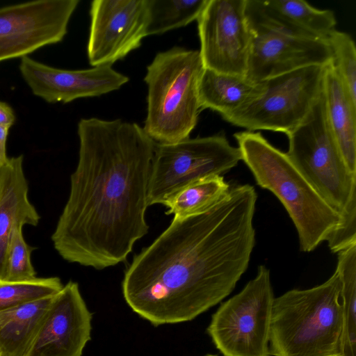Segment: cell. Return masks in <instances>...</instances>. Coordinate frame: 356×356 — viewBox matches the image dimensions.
Segmentation results:
<instances>
[{"instance_id":"cell-1","label":"cell","mask_w":356,"mask_h":356,"mask_svg":"<svg viewBox=\"0 0 356 356\" xmlns=\"http://www.w3.org/2000/svg\"><path fill=\"white\" fill-rule=\"evenodd\" d=\"M257 199L252 186L233 185L209 209L174 217L124 273L122 294L132 311L154 326L184 323L228 296L255 245Z\"/></svg>"},{"instance_id":"cell-2","label":"cell","mask_w":356,"mask_h":356,"mask_svg":"<svg viewBox=\"0 0 356 356\" xmlns=\"http://www.w3.org/2000/svg\"><path fill=\"white\" fill-rule=\"evenodd\" d=\"M77 166L51 235L65 261L102 270L124 261L148 232L147 186L156 143L134 122L78 123Z\"/></svg>"},{"instance_id":"cell-3","label":"cell","mask_w":356,"mask_h":356,"mask_svg":"<svg viewBox=\"0 0 356 356\" xmlns=\"http://www.w3.org/2000/svg\"><path fill=\"white\" fill-rule=\"evenodd\" d=\"M336 271L324 283L275 298L270 355L342 356L343 317Z\"/></svg>"},{"instance_id":"cell-4","label":"cell","mask_w":356,"mask_h":356,"mask_svg":"<svg viewBox=\"0 0 356 356\" xmlns=\"http://www.w3.org/2000/svg\"><path fill=\"white\" fill-rule=\"evenodd\" d=\"M234 137L241 161L257 185L273 193L286 210L296 228L300 250L312 252L326 241L339 225L341 215L318 195L286 153L260 132L242 131Z\"/></svg>"},{"instance_id":"cell-5","label":"cell","mask_w":356,"mask_h":356,"mask_svg":"<svg viewBox=\"0 0 356 356\" xmlns=\"http://www.w3.org/2000/svg\"><path fill=\"white\" fill-rule=\"evenodd\" d=\"M204 67L197 50L174 47L147 67V115L143 129L157 144L188 138L201 108L199 83Z\"/></svg>"},{"instance_id":"cell-6","label":"cell","mask_w":356,"mask_h":356,"mask_svg":"<svg viewBox=\"0 0 356 356\" xmlns=\"http://www.w3.org/2000/svg\"><path fill=\"white\" fill-rule=\"evenodd\" d=\"M286 135L285 153L291 163L340 214L356 193V173L349 170L330 129L323 92L302 123Z\"/></svg>"},{"instance_id":"cell-7","label":"cell","mask_w":356,"mask_h":356,"mask_svg":"<svg viewBox=\"0 0 356 356\" xmlns=\"http://www.w3.org/2000/svg\"><path fill=\"white\" fill-rule=\"evenodd\" d=\"M275 297L263 265L237 294L222 302L207 329L223 356H270L269 335Z\"/></svg>"},{"instance_id":"cell-8","label":"cell","mask_w":356,"mask_h":356,"mask_svg":"<svg viewBox=\"0 0 356 356\" xmlns=\"http://www.w3.org/2000/svg\"><path fill=\"white\" fill-rule=\"evenodd\" d=\"M245 14L251 34L248 79L261 82L305 67L332 63L327 40L281 24L264 10L259 0H246Z\"/></svg>"},{"instance_id":"cell-9","label":"cell","mask_w":356,"mask_h":356,"mask_svg":"<svg viewBox=\"0 0 356 356\" xmlns=\"http://www.w3.org/2000/svg\"><path fill=\"white\" fill-rule=\"evenodd\" d=\"M241 161L225 134L156 144L147 186V204H163L184 187L222 175Z\"/></svg>"},{"instance_id":"cell-10","label":"cell","mask_w":356,"mask_h":356,"mask_svg":"<svg viewBox=\"0 0 356 356\" xmlns=\"http://www.w3.org/2000/svg\"><path fill=\"white\" fill-rule=\"evenodd\" d=\"M326 66L305 67L263 81L265 89L261 97L222 119L247 131L289 134L302 123L320 97Z\"/></svg>"},{"instance_id":"cell-11","label":"cell","mask_w":356,"mask_h":356,"mask_svg":"<svg viewBox=\"0 0 356 356\" xmlns=\"http://www.w3.org/2000/svg\"><path fill=\"white\" fill-rule=\"evenodd\" d=\"M79 0H42L0 8V62L61 42Z\"/></svg>"},{"instance_id":"cell-12","label":"cell","mask_w":356,"mask_h":356,"mask_svg":"<svg viewBox=\"0 0 356 356\" xmlns=\"http://www.w3.org/2000/svg\"><path fill=\"white\" fill-rule=\"evenodd\" d=\"M245 5L246 0H208L197 19L205 69L246 76L251 34Z\"/></svg>"},{"instance_id":"cell-13","label":"cell","mask_w":356,"mask_h":356,"mask_svg":"<svg viewBox=\"0 0 356 356\" xmlns=\"http://www.w3.org/2000/svg\"><path fill=\"white\" fill-rule=\"evenodd\" d=\"M90 16L87 55L92 67L112 65L147 36V0L92 1Z\"/></svg>"},{"instance_id":"cell-14","label":"cell","mask_w":356,"mask_h":356,"mask_svg":"<svg viewBox=\"0 0 356 356\" xmlns=\"http://www.w3.org/2000/svg\"><path fill=\"white\" fill-rule=\"evenodd\" d=\"M92 318L78 284L70 281L54 296L26 356H82Z\"/></svg>"},{"instance_id":"cell-15","label":"cell","mask_w":356,"mask_h":356,"mask_svg":"<svg viewBox=\"0 0 356 356\" xmlns=\"http://www.w3.org/2000/svg\"><path fill=\"white\" fill-rule=\"evenodd\" d=\"M19 69L33 94L48 103L67 104L79 98L99 97L120 89L129 81L112 65L68 70L29 56L21 58Z\"/></svg>"},{"instance_id":"cell-16","label":"cell","mask_w":356,"mask_h":356,"mask_svg":"<svg viewBox=\"0 0 356 356\" xmlns=\"http://www.w3.org/2000/svg\"><path fill=\"white\" fill-rule=\"evenodd\" d=\"M23 155L9 158L0 167V280L6 273L7 249L13 229L36 226L40 217L28 196L29 186L23 168Z\"/></svg>"},{"instance_id":"cell-17","label":"cell","mask_w":356,"mask_h":356,"mask_svg":"<svg viewBox=\"0 0 356 356\" xmlns=\"http://www.w3.org/2000/svg\"><path fill=\"white\" fill-rule=\"evenodd\" d=\"M323 92L330 129L349 170L356 173V102L332 63L325 67Z\"/></svg>"},{"instance_id":"cell-18","label":"cell","mask_w":356,"mask_h":356,"mask_svg":"<svg viewBox=\"0 0 356 356\" xmlns=\"http://www.w3.org/2000/svg\"><path fill=\"white\" fill-rule=\"evenodd\" d=\"M264 89V81L204 68L199 83L200 106L202 111L211 109L224 118L261 97Z\"/></svg>"},{"instance_id":"cell-19","label":"cell","mask_w":356,"mask_h":356,"mask_svg":"<svg viewBox=\"0 0 356 356\" xmlns=\"http://www.w3.org/2000/svg\"><path fill=\"white\" fill-rule=\"evenodd\" d=\"M54 296L0 312L1 356L26 355Z\"/></svg>"},{"instance_id":"cell-20","label":"cell","mask_w":356,"mask_h":356,"mask_svg":"<svg viewBox=\"0 0 356 356\" xmlns=\"http://www.w3.org/2000/svg\"><path fill=\"white\" fill-rule=\"evenodd\" d=\"M264 10L281 24L308 35L326 40L335 29L331 10L316 8L302 0L260 1Z\"/></svg>"},{"instance_id":"cell-21","label":"cell","mask_w":356,"mask_h":356,"mask_svg":"<svg viewBox=\"0 0 356 356\" xmlns=\"http://www.w3.org/2000/svg\"><path fill=\"white\" fill-rule=\"evenodd\" d=\"M230 185L221 175L196 181L177 192L163 204L167 215L185 218L203 212L218 202L228 193Z\"/></svg>"},{"instance_id":"cell-22","label":"cell","mask_w":356,"mask_h":356,"mask_svg":"<svg viewBox=\"0 0 356 356\" xmlns=\"http://www.w3.org/2000/svg\"><path fill=\"white\" fill-rule=\"evenodd\" d=\"M341 281L343 317L342 356L356 353V243L337 253L335 270Z\"/></svg>"},{"instance_id":"cell-23","label":"cell","mask_w":356,"mask_h":356,"mask_svg":"<svg viewBox=\"0 0 356 356\" xmlns=\"http://www.w3.org/2000/svg\"><path fill=\"white\" fill-rule=\"evenodd\" d=\"M208 0H147V36L161 35L197 20Z\"/></svg>"},{"instance_id":"cell-24","label":"cell","mask_w":356,"mask_h":356,"mask_svg":"<svg viewBox=\"0 0 356 356\" xmlns=\"http://www.w3.org/2000/svg\"><path fill=\"white\" fill-rule=\"evenodd\" d=\"M63 286L60 280L56 277H36L33 280L19 282L0 280V312L54 296Z\"/></svg>"},{"instance_id":"cell-25","label":"cell","mask_w":356,"mask_h":356,"mask_svg":"<svg viewBox=\"0 0 356 356\" xmlns=\"http://www.w3.org/2000/svg\"><path fill=\"white\" fill-rule=\"evenodd\" d=\"M332 51V65L356 102V49L350 35L336 29L326 38Z\"/></svg>"},{"instance_id":"cell-26","label":"cell","mask_w":356,"mask_h":356,"mask_svg":"<svg viewBox=\"0 0 356 356\" xmlns=\"http://www.w3.org/2000/svg\"><path fill=\"white\" fill-rule=\"evenodd\" d=\"M22 228V226L17 227L11 234L3 281L19 282L36 278V273L31 261V253L34 248L29 246L25 241Z\"/></svg>"},{"instance_id":"cell-27","label":"cell","mask_w":356,"mask_h":356,"mask_svg":"<svg viewBox=\"0 0 356 356\" xmlns=\"http://www.w3.org/2000/svg\"><path fill=\"white\" fill-rule=\"evenodd\" d=\"M340 215L339 225L326 240L330 251L337 254L356 243V193L352 195Z\"/></svg>"},{"instance_id":"cell-28","label":"cell","mask_w":356,"mask_h":356,"mask_svg":"<svg viewBox=\"0 0 356 356\" xmlns=\"http://www.w3.org/2000/svg\"><path fill=\"white\" fill-rule=\"evenodd\" d=\"M13 108L6 102L0 101V126L10 128L15 122Z\"/></svg>"},{"instance_id":"cell-29","label":"cell","mask_w":356,"mask_h":356,"mask_svg":"<svg viewBox=\"0 0 356 356\" xmlns=\"http://www.w3.org/2000/svg\"><path fill=\"white\" fill-rule=\"evenodd\" d=\"M9 128L0 126V167L5 165L9 160L6 153V143Z\"/></svg>"},{"instance_id":"cell-30","label":"cell","mask_w":356,"mask_h":356,"mask_svg":"<svg viewBox=\"0 0 356 356\" xmlns=\"http://www.w3.org/2000/svg\"><path fill=\"white\" fill-rule=\"evenodd\" d=\"M205 356H218V355H207Z\"/></svg>"},{"instance_id":"cell-31","label":"cell","mask_w":356,"mask_h":356,"mask_svg":"<svg viewBox=\"0 0 356 356\" xmlns=\"http://www.w3.org/2000/svg\"><path fill=\"white\" fill-rule=\"evenodd\" d=\"M0 356H1V351H0Z\"/></svg>"}]
</instances>
